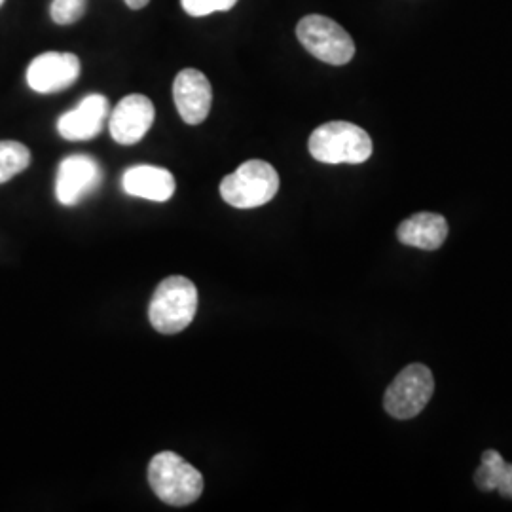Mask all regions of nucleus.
I'll return each instance as SVG.
<instances>
[{
    "label": "nucleus",
    "instance_id": "f8f14e48",
    "mask_svg": "<svg viewBox=\"0 0 512 512\" xmlns=\"http://www.w3.org/2000/svg\"><path fill=\"white\" fill-rule=\"evenodd\" d=\"M124 192L148 202H169L175 194V177L158 165H135L129 167L122 177Z\"/></svg>",
    "mask_w": 512,
    "mask_h": 512
},
{
    "label": "nucleus",
    "instance_id": "2eb2a0df",
    "mask_svg": "<svg viewBox=\"0 0 512 512\" xmlns=\"http://www.w3.org/2000/svg\"><path fill=\"white\" fill-rule=\"evenodd\" d=\"M505 459L497 452V450H486L482 454V461L480 467L476 469L475 482L476 486L484 492H494L499 482V475L505 467Z\"/></svg>",
    "mask_w": 512,
    "mask_h": 512
},
{
    "label": "nucleus",
    "instance_id": "f03ea898",
    "mask_svg": "<svg viewBox=\"0 0 512 512\" xmlns=\"http://www.w3.org/2000/svg\"><path fill=\"white\" fill-rule=\"evenodd\" d=\"M148 484L165 505H192L203 494V476L175 452H162L148 465Z\"/></svg>",
    "mask_w": 512,
    "mask_h": 512
},
{
    "label": "nucleus",
    "instance_id": "a211bd4d",
    "mask_svg": "<svg viewBox=\"0 0 512 512\" xmlns=\"http://www.w3.org/2000/svg\"><path fill=\"white\" fill-rule=\"evenodd\" d=\"M499 494L507 499H512V463H505L501 475H499V482L495 488Z\"/></svg>",
    "mask_w": 512,
    "mask_h": 512
},
{
    "label": "nucleus",
    "instance_id": "9b49d317",
    "mask_svg": "<svg viewBox=\"0 0 512 512\" xmlns=\"http://www.w3.org/2000/svg\"><path fill=\"white\" fill-rule=\"evenodd\" d=\"M109 99L92 93L84 97L73 110L65 112L57 120V133L65 141H90L97 137L109 116Z\"/></svg>",
    "mask_w": 512,
    "mask_h": 512
},
{
    "label": "nucleus",
    "instance_id": "1a4fd4ad",
    "mask_svg": "<svg viewBox=\"0 0 512 512\" xmlns=\"http://www.w3.org/2000/svg\"><path fill=\"white\" fill-rule=\"evenodd\" d=\"M154 116V103L141 93H131L112 110L110 135L118 145H137L147 135L148 129L152 128Z\"/></svg>",
    "mask_w": 512,
    "mask_h": 512
},
{
    "label": "nucleus",
    "instance_id": "423d86ee",
    "mask_svg": "<svg viewBox=\"0 0 512 512\" xmlns=\"http://www.w3.org/2000/svg\"><path fill=\"white\" fill-rule=\"evenodd\" d=\"M435 393L433 372L425 365H408L387 387L385 412L395 420H410L421 414Z\"/></svg>",
    "mask_w": 512,
    "mask_h": 512
},
{
    "label": "nucleus",
    "instance_id": "dca6fc26",
    "mask_svg": "<svg viewBox=\"0 0 512 512\" xmlns=\"http://www.w3.org/2000/svg\"><path fill=\"white\" fill-rule=\"evenodd\" d=\"M88 0H52L50 16L57 25H71L84 16Z\"/></svg>",
    "mask_w": 512,
    "mask_h": 512
},
{
    "label": "nucleus",
    "instance_id": "6e6552de",
    "mask_svg": "<svg viewBox=\"0 0 512 512\" xmlns=\"http://www.w3.org/2000/svg\"><path fill=\"white\" fill-rule=\"evenodd\" d=\"M82 71L78 55L46 52L31 61L27 67V84L33 92L57 93L71 88Z\"/></svg>",
    "mask_w": 512,
    "mask_h": 512
},
{
    "label": "nucleus",
    "instance_id": "7ed1b4c3",
    "mask_svg": "<svg viewBox=\"0 0 512 512\" xmlns=\"http://www.w3.org/2000/svg\"><path fill=\"white\" fill-rule=\"evenodd\" d=\"M308 148L321 164H363L372 156V139L351 122H327L311 133Z\"/></svg>",
    "mask_w": 512,
    "mask_h": 512
},
{
    "label": "nucleus",
    "instance_id": "ddd939ff",
    "mask_svg": "<svg viewBox=\"0 0 512 512\" xmlns=\"http://www.w3.org/2000/svg\"><path fill=\"white\" fill-rule=\"evenodd\" d=\"M397 238L406 247L437 251L448 238V222L437 213H416L401 222Z\"/></svg>",
    "mask_w": 512,
    "mask_h": 512
},
{
    "label": "nucleus",
    "instance_id": "4468645a",
    "mask_svg": "<svg viewBox=\"0 0 512 512\" xmlns=\"http://www.w3.org/2000/svg\"><path fill=\"white\" fill-rule=\"evenodd\" d=\"M31 164V152L18 141H0V184L8 183Z\"/></svg>",
    "mask_w": 512,
    "mask_h": 512
},
{
    "label": "nucleus",
    "instance_id": "f3484780",
    "mask_svg": "<svg viewBox=\"0 0 512 512\" xmlns=\"http://www.w3.org/2000/svg\"><path fill=\"white\" fill-rule=\"evenodd\" d=\"M238 0H181L184 12L192 18H205L215 12H228Z\"/></svg>",
    "mask_w": 512,
    "mask_h": 512
},
{
    "label": "nucleus",
    "instance_id": "0eeeda50",
    "mask_svg": "<svg viewBox=\"0 0 512 512\" xmlns=\"http://www.w3.org/2000/svg\"><path fill=\"white\" fill-rule=\"evenodd\" d=\"M103 181L101 165L88 154L67 156L57 169L55 177V198L65 207L84 202Z\"/></svg>",
    "mask_w": 512,
    "mask_h": 512
},
{
    "label": "nucleus",
    "instance_id": "f257e3e1",
    "mask_svg": "<svg viewBox=\"0 0 512 512\" xmlns=\"http://www.w3.org/2000/svg\"><path fill=\"white\" fill-rule=\"evenodd\" d=\"M198 289L183 275L164 279L152 294L148 319L150 325L162 334L183 332L196 317Z\"/></svg>",
    "mask_w": 512,
    "mask_h": 512
},
{
    "label": "nucleus",
    "instance_id": "39448f33",
    "mask_svg": "<svg viewBox=\"0 0 512 512\" xmlns=\"http://www.w3.org/2000/svg\"><path fill=\"white\" fill-rule=\"evenodd\" d=\"M296 37L313 57L329 65H346L355 55V42L348 31L327 16L311 14L300 19Z\"/></svg>",
    "mask_w": 512,
    "mask_h": 512
},
{
    "label": "nucleus",
    "instance_id": "aec40b11",
    "mask_svg": "<svg viewBox=\"0 0 512 512\" xmlns=\"http://www.w3.org/2000/svg\"><path fill=\"white\" fill-rule=\"evenodd\" d=\"M2 4H4V0H0V6H2Z\"/></svg>",
    "mask_w": 512,
    "mask_h": 512
},
{
    "label": "nucleus",
    "instance_id": "20e7f679",
    "mask_svg": "<svg viewBox=\"0 0 512 512\" xmlns=\"http://www.w3.org/2000/svg\"><path fill=\"white\" fill-rule=\"evenodd\" d=\"M279 190V175L274 165L249 160L222 179L220 196L236 209H255L272 202Z\"/></svg>",
    "mask_w": 512,
    "mask_h": 512
},
{
    "label": "nucleus",
    "instance_id": "6ab92c4d",
    "mask_svg": "<svg viewBox=\"0 0 512 512\" xmlns=\"http://www.w3.org/2000/svg\"><path fill=\"white\" fill-rule=\"evenodd\" d=\"M131 10H143L150 0H124Z\"/></svg>",
    "mask_w": 512,
    "mask_h": 512
},
{
    "label": "nucleus",
    "instance_id": "9d476101",
    "mask_svg": "<svg viewBox=\"0 0 512 512\" xmlns=\"http://www.w3.org/2000/svg\"><path fill=\"white\" fill-rule=\"evenodd\" d=\"M173 101L184 124L198 126L205 122L213 105L211 82L196 69H184L175 76Z\"/></svg>",
    "mask_w": 512,
    "mask_h": 512
}]
</instances>
